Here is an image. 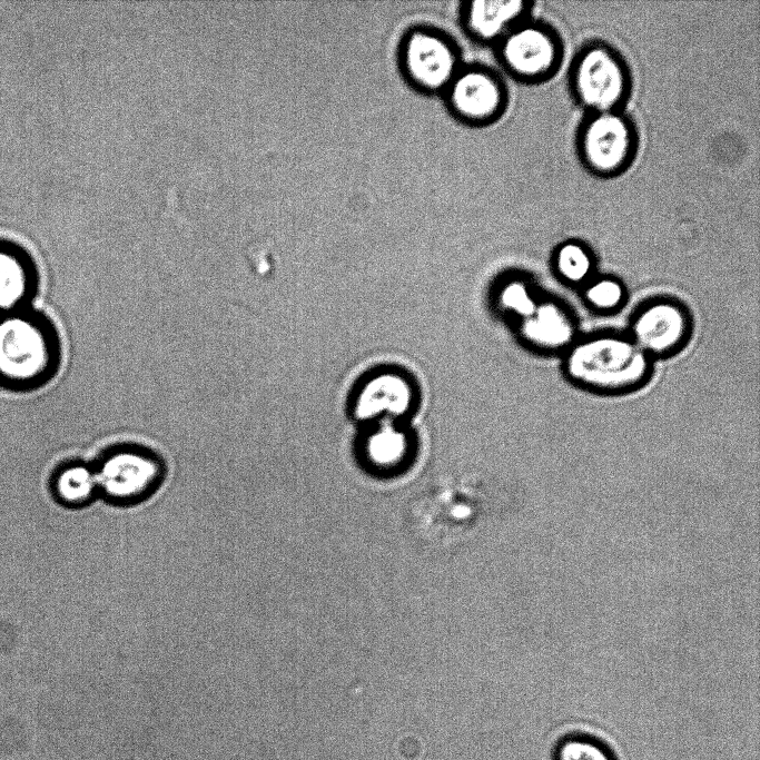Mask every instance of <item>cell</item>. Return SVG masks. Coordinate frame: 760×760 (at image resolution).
Instances as JSON below:
<instances>
[{"label":"cell","mask_w":760,"mask_h":760,"mask_svg":"<svg viewBox=\"0 0 760 760\" xmlns=\"http://www.w3.org/2000/svg\"><path fill=\"white\" fill-rule=\"evenodd\" d=\"M60 361L59 340L41 315L20 309L0 315V384L31 388L47 382Z\"/></svg>","instance_id":"obj_1"},{"label":"cell","mask_w":760,"mask_h":760,"mask_svg":"<svg viewBox=\"0 0 760 760\" xmlns=\"http://www.w3.org/2000/svg\"><path fill=\"white\" fill-rule=\"evenodd\" d=\"M566 85L583 113L604 112L625 110L634 79L626 58L616 47L603 39H591L572 57Z\"/></svg>","instance_id":"obj_2"},{"label":"cell","mask_w":760,"mask_h":760,"mask_svg":"<svg viewBox=\"0 0 760 760\" xmlns=\"http://www.w3.org/2000/svg\"><path fill=\"white\" fill-rule=\"evenodd\" d=\"M640 132L625 111L583 113L574 132V150L583 169L599 179L625 174L636 160Z\"/></svg>","instance_id":"obj_3"},{"label":"cell","mask_w":760,"mask_h":760,"mask_svg":"<svg viewBox=\"0 0 760 760\" xmlns=\"http://www.w3.org/2000/svg\"><path fill=\"white\" fill-rule=\"evenodd\" d=\"M565 43L549 21L531 16L511 29L501 42V58L519 80L539 85L550 81L562 68Z\"/></svg>","instance_id":"obj_4"},{"label":"cell","mask_w":760,"mask_h":760,"mask_svg":"<svg viewBox=\"0 0 760 760\" xmlns=\"http://www.w3.org/2000/svg\"><path fill=\"white\" fill-rule=\"evenodd\" d=\"M636 347L614 337L591 339L571 353L570 373L584 383L601 387L633 383L642 376L647 365Z\"/></svg>","instance_id":"obj_5"},{"label":"cell","mask_w":760,"mask_h":760,"mask_svg":"<svg viewBox=\"0 0 760 760\" xmlns=\"http://www.w3.org/2000/svg\"><path fill=\"white\" fill-rule=\"evenodd\" d=\"M93 473L98 490L118 503L141 500L161 476L160 465L151 455L131 450L110 454Z\"/></svg>","instance_id":"obj_6"},{"label":"cell","mask_w":760,"mask_h":760,"mask_svg":"<svg viewBox=\"0 0 760 760\" xmlns=\"http://www.w3.org/2000/svg\"><path fill=\"white\" fill-rule=\"evenodd\" d=\"M405 65L412 78L428 89H436L452 81L456 68L455 55L441 37L416 32L405 46Z\"/></svg>","instance_id":"obj_7"},{"label":"cell","mask_w":760,"mask_h":760,"mask_svg":"<svg viewBox=\"0 0 760 760\" xmlns=\"http://www.w3.org/2000/svg\"><path fill=\"white\" fill-rule=\"evenodd\" d=\"M451 101L463 116L485 119L495 116L504 107L505 91L490 73L471 70L453 80Z\"/></svg>","instance_id":"obj_8"},{"label":"cell","mask_w":760,"mask_h":760,"mask_svg":"<svg viewBox=\"0 0 760 760\" xmlns=\"http://www.w3.org/2000/svg\"><path fill=\"white\" fill-rule=\"evenodd\" d=\"M37 276L20 250L0 245V315L23 309L36 290Z\"/></svg>","instance_id":"obj_9"},{"label":"cell","mask_w":760,"mask_h":760,"mask_svg":"<svg viewBox=\"0 0 760 760\" xmlns=\"http://www.w3.org/2000/svg\"><path fill=\"white\" fill-rule=\"evenodd\" d=\"M685 328V317L678 307L669 303H659L648 307L638 316L633 330L641 347L663 352L680 342Z\"/></svg>","instance_id":"obj_10"},{"label":"cell","mask_w":760,"mask_h":760,"mask_svg":"<svg viewBox=\"0 0 760 760\" xmlns=\"http://www.w3.org/2000/svg\"><path fill=\"white\" fill-rule=\"evenodd\" d=\"M534 2L474 1L468 10V23L473 31L485 38H503L522 20L531 16Z\"/></svg>","instance_id":"obj_11"},{"label":"cell","mask_w":760,"mask_h":760,"mask_svg":"<svg viewBox=\"0 0 760 760\" xmlns=\"http://www.w3.org/2000/svg\"><path fill=\"white\" fill-rule=\"evenodd\" d=\"M409 391L405 382L396 376H381L369 382L362 391L356 409L361 416L382 412L399 413L408 404Z\"/></svg>","instance_id":"obj_12"},{"label":"cell","mask_w":760,"mask_h":760,"mask_svg":"<svg viewBox=\"0 0 760 760\" xmlns=\"http://www.w3.org/2000/svg\"><path fill=\"white\" fill-rule=\"evenodd\" d=\"M526 317L524 332L532 342L541 346H563L572 336L571 320L553 304L540 305Z\"/></svg>","instance_id":"obj_13"},{"label":"cell","mask_w":760,"mask_h":760,"mask_svg":"<svg viewBox=\"0 0 760 760\" xmlns=\"http://www.w3.org/2000/svg\"><path fill=\"white\" fill-rule=\"evenodd\" d=\"M406 452V438L394 428L385 427L375 432L366 443L368 461L379 471L398 467L404 461Z\"/></svg>","instance_id":"obj_14"},{"label":"cell","mask_w":760,"mask_h":760,"mask_svg":"<svg viewBox=\"0 0 760 760\" xmlns=\"http://www.w3.org/2000/svg\"><path fill=\"white\" fill-rule=\"evenodd\" d=\"M557 273L571 282H581L590 275L593 267L591 249L581 240L562 241L553 254Z\"/></svg>","instance_id":"obj_15"},{"label":"cell","mask_w":760,"mask_h":760,"mask_svg":"<svg viewBox=\"0 0 760 760\" xmlns=\"http://www.w3.org/2000/svg\"><path fill=\"white\" fill-rule=\"evenodd\" d=\"M56 490L65 502L83 503L98 490L95 473L83 466L67 467L56 477Z\"/></svg>","instance_id":"obj_16"},{"label":"cell","mask_w":760,"mask_h":760,"mask_svg":"<svg viewBox=\"0 0 760 760\" xmlns=\"http://www.w3.org/2000/svg\"><path fill=\"white\" fill-rule=\"evenodd\" d=\"M554 760H615L612 752L599 740L574 734L559 742Z\"/></svg>","instance_id":"obj_17"},{"label":"cell","mask_w":760,"mask_h":760,"mask_svg":"<svg viewBox=\"0 0 760 760\" xmlns=\"http://www.w3.org/2000/svg\"><path fill=\"white\" fill-rule=\"evenodd\" d=\"M586 297L594 306L602 309H610L616 307L622 300L623 290L618 282L601 279L593 283L588 288Z\"/></svg>","instance_id":"obj_18"},{"label":"cell","mask_w":760,"mask_h":760,"mask_svg":"<svg viewBox=\"0 0 760 760\" xmlns=\"http://www.w3.org/2000/svg\"><path fill=\"white\" fill-rule=\"evenodd\" d=\"M504 304L513 310L527 316L534 309V302L529 290L521 284H512L504 292Z\"/></svg>","instance_id":"obj_19"}]
</instances>
